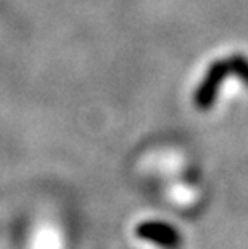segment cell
<instances>
[{
  "instance_id": "obj_1",
  "label": "cell",
  "mask_w": 248,
  "mask_h": 249,
  "mask_svg": "<svg viewBox=\"0 0 248 249\" xmlns=\"http://www.w3.org/2000/svg\"><path fill=\"white\" fill-rule=\"evenodd\" d=\"M155 180L156 198L168 211L177 215H187L202 209L205 204V183L198 176H195L186 166V162L174 156L158 158L155 166L152 164Z\"/></svg>"
},
{
  "instance_id": "obj_2",
  "label": "cell",
  "mask_w": 248,
  "mask_h": 249,
  "mask_svg": "<svg viewBox=\"0 0 248 249\" xmlns=\"http://www.w3.org/2000/svg\"><path fill=\"white\" fill-rule=\"evenodd\" d=\"M134 249H187L189 236L168 213H142L128 227Z\"/></svg>"
}]
</instances>
